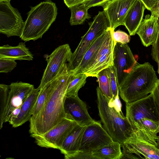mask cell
I'll return each instance as SVG.
<instances>
[{
	"instance_id": "2e32d148",
	"label": "cell",
	"mask_w": 159,
	"mask_h": 159,
	"mask_svg": "<svg viewBox=\"0 0 159 159\" xmlns=\"http://www.w3.org/2000/svg\"><path fill=\"white\" fill-rule=\"evenodd\" d=\"M136 0H110L102 7L109 20L111 28L124 25L125 17Z\"/></svg>"
},
{
	"instance_id": "e0dca14e",
	"label": "cell",
	"mask_w": 159,
	"mask_h": 159,
	"mask_svg": "<svg viewBox=\"0 0 159 159\" xmlns=\"http://www.w3.org/2000/svg\"><path fill=\"white\" fill-rule=\"evenodd\" d=\"M159 31V17L153 13L148 15L143 19L136 34L139 37L142 43L147 47L155 41Z\"/></svg>"
},
{
	"instance_id": "4316f807",
	"label": "cell",
	"mask_w": 159,
	"mask_h": 159,
	"mask_svg": "<svg viewBox=\"0 0 159 159\" xmlns=\"http://www.w3.org/2000/svg\"><path fill=\"white\" fill-rule=\"evenodd\" d=\"M133 131L144 130L157 134L159 132V120L144 118L140 120L133 128Z\"/></svg>"
},
{
	"instance_id": "7402d4cb",
	"label": "cell",
	"mask_w": 159,
	"mask_h": 159,
	"mask_svg": "<svg viewBox=\"0 0 159 159\" xmlns=\"http://www.w3.org/2000/svg\"><path fill=\"white\" fill-rule=\"evenodd\" d=\"M109 29L93 41L85 53L78 67L71 74L84 73L86 71L94 59L101 45L106 38Z\"/></svg>"
},
{
	"instance_id": "f546056e",
	"label": "cell",
	"mask_w": 159,
	"mask_h": 159,
	"mask_svg": "<svg viewBox=\"0 0 159 159\" xmlns=\"http://www.w3.org/2000/svg\"><path fill=\"white\" fill-rule=\"evenodd\" d=\"M17 65L14 60L6 58H0V73H8L11 72Z\"/></svg>"
},
{
	"instance_id": "f35d334b",
	"label": "cell",
	"mask_w": 159,
	"mask_h": 159,
	"mask_svg": "<svg viewBox=\"0 0 159 159\" xmlns=\"http://www.w3.org/2000/svg\"><path fill=\"white\" fill-rule=\"evenodd\" d=\"M157 147L159 148V136H157Z\"/></svg>"
},
{
	"instance_id": "d590c367",
	"label": "cell",
	"mask_w": 159,
	"mask_h": 159,
	"mask_svg": "<svg viewBox=\"0 0 159 159\" xmlns=\"http://www.w3.org/2000/svg\"><path fill=\"white\" fill-rule=\"evenodd\" d=\"M110 0H90L84 3L89 9L95 6H103L106 3Z\"/></svg>"
},
{
	"instance_id": "8992f818",
	"label": "cell",
	"mask_w": 159,
	"mask_h": 159,
	"mask_svg": "<svg viewBox=\"0 0 159 159\" xmlns=\"http://www.w3.org/2000/svg\"><path fill=\"white\" fill-rule=\"evenodd\" d=\"M89 28L81 38L79 44L72 53L67 63L70 73L78 67L85 53L93 41L111 28L108 18L105 13L99 11L93 18V20L89 23Z\"/></svg>"
},
{
	"instance_id": "9c48e42d",
	"label": "cell",
	"mask_w": 159,
	"mask_h": 159,
	"mask_svg": "<svg viewBox=\"0 0 159 159\" xmlns=\"http://www.w3.org/2000/svg\"><path fill=\"white\" fill-rule=\"evenodd\" d=\"M137 63V60L127 44L115 43L112 66L116 74L119 88Z\"/></svg>"
},
{
	"instance_id": "83f0119b",
	"label": "cell",
	"mask_w": 159,
	"mask_h": 159,
	"mask_svg": "<svg viewBox=\"0 0 159 159\" xmlns=\"http://www.w3.org/2000/svg\"><path fill=\"white\" fill-rule=\"evenodd\" d=\"M50 83L40 90L33 109L32 116H36L39 113L47 101L49 95Z\"/></svg>"
},
{
	"instance_id": "3957f363",
	"label": "cell",
	"mask_w": 159,
	"mask_h": 159,
	"mask_svg": "<svg viewBox=\"0 0 159 159\" xmlns=\"http://www.w3.org/2000/svg\"><path fill=\"white\" fill-rule=\"evenodd\" d=\"M96 92L99 115L103 127L114 141L122 144L132 135V126L122 111L110 101L99 87Z\"/></svg>"
},
{
	"instance_id": "7a4b0ae2",
	"label": "cell",
	"mask_w": 159,
	"mask_h": 159,
	"mask_svg": "<svg viewBox=\"0 0 159 159\" xmlns=\"http://www.w3.org/2000/svg\"><path fill=\"white\" fill-rule=\"evenodd\" d=\"M158 80L149 62L137 63L119 87L120 97L125 103L145 97L152 92Z\"/></svg>"
},
{
	"instance_id": "d6986e66",
	"label": "cell",
	"mask_w": 159,
	"mask_h": 159,
	"mask_svg": "<svg viewBox=\"0 0 159 159\" xmlns=\"http://www.w3.org/2000/svg\"><path fill=\"white\" fill-rule=\"evenodd\" d=\"M86 126L78 125L67 136L59 149L65 159L79 151Z\"/></svg>"
},
{
	"instance_id": "d6a6232c",
	"label": "cell",
	"mask_w": 159,
	"mask_h": 159,
	"mask_svg": "<svg viewBox=\"0 0 159 159\" xmlns=\"http://www.w3.org/2000/svg\"><path fill=\"white\" fill-rule=\"evenodd\" d=\"M152 98L155 108L159 117V79L150 93Z\"/></svg>"
},
{
	"instance_id": "ffe728a7",
	"label": "cell",
	"mask_w": 159,
	"mask_h": 159,
	"mask_svg": "<svg viewBox=\"0 0 159 159\" xmlns=\"http://www.w3.org/2000/svg\"><path fill=\"white\" fill-rule=\"evenodd\" d=\"M40 89H34L22 105L17 117L9 123L12 127L16 128L29 121L32 116V111L39 93Z\"/></svg>"
},
{
	"instance_id": "7c38bea8",
	"label": "cell",
	"mask_w": 159,
	"mask_h": 159,
	"mask_svg": "<svg viewBox=\"0 0 159 159\" xmlns=\"http://www.w3.org/2000/svg\"><path fill=\"white\" fill-rule=\"evenodd\" d=\"M126 117L132 128L139 120L144 118L159 120L150 93L138 100L126 103Z\"/></svg>"
},
{
	"instance_id": "ba28073f",
	"label": "cell",
	"mask_w": 159,
	"mask_h": 159,
	"mask_svg": "<svg viewBox=\"0 0 159 159\" xmlns=\"http://www.w3.org/2000/svg\"><path fill=\"white\" fill-rule=\"evenodd\" d=\"M72 53L69 44H65L59 46L51 54L45 56L47 64L38 87L40 90L54 79L69 61Z\"/></svg>"
},
{
	"instance_id": "1f68e13d",
	"label": "cell",
	"mask_w": 159,
	"mask_h": 159,
	"mask_svg": "<svg viewBox=\"0 0 159 159\" xmlns=\"http://www.w3.org/2000/svg\"><path fill=\"white\" fill-rule=\"evenodd\" d=\"M151 55L152 58L157 64V73L159 74V31L157 38L152 45Z\"/></svg>"
},
{
	"instance_id": "5b68a950",
	"label": "cell",
	"mask_w": 159,
	"mask_h": 159,
	"mask_svg": "<svg viewBox=\"0 0 159 159\" xmlns=\"http://www.w3.org/2000/svg\"><path fill=\"white\" fill-rule=\"evenodd\" d=\"M34 85L21 81L9 85L0 84V129L9 122L13 111L21 107L34 89Z\"/></svg>"
},
{
	"instance_id": "8fae6325",
	"label": "cell",
	"mask_w": 159,
	"mask_h": 159,
	"mask_svg": "<svg viewBox=\"0 0 159 159\" xmlns=\"http://www.w3.org/2000/svg\"><path fill=\"white\" fill-rule=\"evenodd\" d=\"M113 141L100 123L96 121L94 123L86 126L79 151L91 152Z\"/></svg>"
},
{
	"instance_id": "f1b7e54d",
	"label": "cell",
	"mask_w": 159,
	"mask_h": 159,
	"mask_svg": "<svg viewBox=\"0 0 159 159\" xmlns=\"http://www.w3.org/2000/svg\"><path fill=\"white\" fill-rule=\"evenodd\" d=\"M111 93L112 97L111 100H114L119 96V89L116 74L112 66L108 67Z\"/></svg>"
},
{
	"instance_id": "6da1fadb",
	"label": "cell",
	"mask_w": 159,
	"mask_h": 159,
	"mask_svg": "<svg viewBox=\"0 0 159 159\" xmlns=\"http://www.w3.org/2000/svg\"><path fill=\"white\" fill-rule=\"evenodd\" d=\"M73 75L70 72L66 63L50 82L47 101L39 113L34 116H31L29 120L30 136L44 134L65 117L64 103L66 89Z\"/></svg>"
},
{
	"instance_id": "8d00e7d4",
	"label": "cell",
	"mask_w": 159,
	"mask_h": 159,
	"mask_svg": "<svg viewBox=\"0 0 159 159\" xmlns=\"http://www.w3.org/2000/svg\"><path fill=\"white\" fill-rule=\"evenodd\" d=\"M90 0H63L66 6L68 7L77 5L84 4Z\"/></svg>"
},
{
	"instance_id": "836d02e7",
	"label": "cell",
	"mask_w": 159,
	"mask_h": 159,
	"mask_svg": "<svg viewBox=\"0 0 159 159\" xmlns=\"http://www.w3.org/2000/svg\"><path fill=\"white\" fill-rule=\"evenodd\" d=\"M94 159L91 152L78 151L69 157L68 159Z\"/></svg>"
},
{
	"instance_id": "4dcf8cb0",
	"label": "cell",
	"mask_w": 159,
	"mask_h": 159,
	"mask_svg": "<svg viewBox=\"0 0 159 159\" xmlns=\"http://www.w3.org/2000/svg\"><path fill=\"white\" fill-rule=\"evenodd\" d=\"M112 36L115 43L118 42L122 44H127L130 40V36L125 32L118 30L113 31Z\"/></svg>"
},
{
	"instance_id": "d4e9b609",
	"label": "cell",
	"mask_w": 159,
	"mask_h": 159,
	"mask_svg": "<svg viewBox=\"0 0 159 159\" xmlns=\"http://www.w3.org/2000/svg\"><path fill=\"white\" fill-rule=\"evenodd\" d=\"M87 77L88 76L84 73L73 74L67 87L66 97L78 95L79 90L85 84Z\"/></svg>"
},
{
	"instance_id": "484cf974",
	"label": "cell",
	"mask_w": 159,
	"mask_h": 159,
	"mask_svg": "<svg viewBox=\"0 0 159 159\" xmlns=\"http://www.w3.org/2000/svg\"><path fill=\"white\" fill-rule=\"evenodd\" d=\"M99 83V88L102 92L110 101L112 99L110 85L108 67L100 71L96 77Z\"/></svg>"
},
{
	"instance_id": "74e56055",
	"label": "cell",
	"mask_w": 159,
	"mask_h": 159,
	"mask_svg": "<svg viewBox=\"0 0 159 159\" xmlns=\"http://www.w3.org/2000/svg\"><path fill=\"white\" fill-rule=\"evenodd\" d=\"M151 12L154 13L159 17V2L156 8Z\"/></svg>"
},
{
	"instance_id": "52a82bcc",
	"label": "cell",
	"mask_w": 159,
	"mask_h": 159,
	"mask_svg": "<svg viewBox=\"0 0 159 159\" xmlns=\"http://www.w3.org/2000/svg\"><path fill=\"white\" fill-rule=\"evenodd\" d=\"M78 125L66 115L60 122L44 134L31 137L41 147L59 150L66 138Z\"/></svg>"
},
{
	"instance_id": "ac0fdd59",
	"label": "cell",
	"mask_w": 159,
	"mask_h": 159,
	"mask_svg": "<svg viewBox=\"0 0 159 159\" xmlns=\"http://www.w3.org/2000/svg\"><path fill=\"white\" fill-rule=\"evenodd\" d=\"M146 8L139 0H136L128 12L125 19L124 25L130 35H134L143 20Z\"/></svg>"
},
{
	"instance_id": "4fadbf2b",
	"label": "cell",
	"mask_w": 159,
	"mask_h": 159,
	"mask_svg": "<svg viewBox=\"0 0 159 159\" xmlns=\"http://www.w3.org/2000/svg\"><path fill=\"white\" fill-rule=\"evenodd\" d=\"M114 30L109 28L107 36L94 59L84 73L88 77H96L102 70L113 65V52L115 42L112 36Z\"/></svg>"
},
{
	"instance_id": "603a6c76",
	"label": "cell",
	"mask_w": 159,
	"mask_h": 159,
	"mask_svg": "<svg viewBox=\"0 0 159 159\" xmlns=\"http://www.w3.org/2000/svg\"><path fill=\"white\" fill-rule=\"evenodd\" d=\"M121 144L113 141L111 143L93 151L91 153L95 159H120L123 156Z\"/></svg>"
},
{
	"instance_id": "44dd1931",
	"label": "cell",
	"mask_w": 159,
	"mask_h": 159,
	"mask_svg": "<svg viewBox=\"0 0 159 159\" xmlns=\"http://www.w3.org/2000/svg\"><path fill=\"white\" fill-rule=\"evenodd\" d=\"M0 58L13 60L31 61L33 56L25 43H19L16 46L5 45L0 47Z\"/></svg>"
},
{
	"instance_id": "9a60e30c",
	"label": "cell",
	"mask_w": 159,
	"mask_h": 159,
	"mask_svg": "<svg viewBox=\"0 0 159 159\" xmlns=\"http://www.w3.org/2000/svg\"><path fill=\"white\" fill-rule=\"evenodd\" d=\"M66 115L81 126H87L94 123L90 116L85 102L77 95L66 97L64 103Z\"/></svg>"
},
{
	"instance_id": "cb8c5ba5",
	"label": "cell",
	"mask_w": 159,
	"mask_h": 159,
	"mask_svg": "<svg viewBox=\"0 0 159 159\" xmlns=\"http://www.w3.org/2000/svg\"><path fill=\"white\" fill-rule=\"evenodd\" d=\"M71 15L70 23L71 25L83 24L91 17L88 12L89 8L84 3L72 6L69 8Z\"/></svg>"
},
{
	"instance_id": "e575fe53",
	"label": "cell",
	"mask_w": 159,
	"mask_h": 159,
	"mask_svg": "<svg viewBox=\"0 0 159 159\" xmlns=\"http://www.w3.org/2000/svg\"><path fill=\"white\" fill-rule=\"evenodd\" d=\"M144 5L146 9L151 12L156 8L159 0H139Z\"/></svg>"
},
{
	"instance_id": "5bb4252c",
	"label": "cell",
	"mask_w": 159,
	"mask_h": 159,
	"mask_svg": "<svg viewBox=\"0 0 159 159\" xmlns=\"http://www.w3.org/2000/svg\"><path fill=\"white\" fill-rule=\"evenodd\" d=\"M121 146L122 158L159 159V148L149 143L129 139Z\"/></svg>"
},
{
	"instance_id": "277c9868",
	"label": "cell",
	"mask_w": 159,
	"mask_h": 159,
	"mask_svg": "<svg viewBox=\"0 0 159 159\" xmlns=\"http://www.w3.org/2000/svg\"><path fill=\"white\" fill-rule=\"evenodd\" d=\"M57 8L55 3L46 0L34 7H31L24 22L20 38L25 41H35L41 38L55 21Z\"/></svg>"
},
{
	"instance_id": "ab89813d",
	"label": "cell",
	"mask_w": 159,
	"mask_h": 159,
	"mask_svg": "<svg viewBox=\"0 0 159 159\" xmlns=\"http://www.w3.org/2000/svg\"><path fill=\"white\" fill-rule=\"evenodd\" d=\"M11 0H0V2L2 1H10Z\"/></svg>"
},
{
	"instance_id": "30bf717a",
	"label": "cell",
	"mask_w": 159,
	"mask_h": 159,
	"mask_svg": "<svg viewBox=\"0 0 159 159\" xmlns=\"http://www.w3.org/2000/svg\"><path fill=\"white\" fill-rule=\"evenodd\" d=\"M24 22L18 10L11 5L10 1L0 2V33L7 37L21 36Z\"/></svg>"
}]
</instances>
